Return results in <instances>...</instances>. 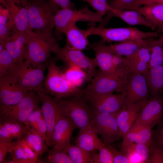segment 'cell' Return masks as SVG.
<instances>
[{"label":"cell","mask_w":163,"mask_h":163,"mask_svg":"<svg viewBox=\"0 0 163 163\" xmlns=\"http://www.w3.org/2000/svg\"><path fill=\"white\" fill-rule=\"evenodd\" d=\"M26 33L27 40L24 62L34 66L45 63L57 43L52 32H35L29 30Z\"/></svg>","instance_id":"1"},{"label":"cell","mask_w":163,"mask_h":163,"mask_svg":"<svg viewBox=\"0 0 163 163\" xmlns=\"http://www.w3.org/2000/svg\"><path fill=\"white\" fill-rule=\"evenodd\" d=\"M56 61L50 59L48 62L44 91L57 101L71 97L82 96L84 89L73 85L66 79L64 73L56 64Z\"/></svg>","instance_id":"2"},{"label":"cell","mask_w":163,"mask_h":163,"mask_svg":"<svg viewBox=\"0 0 163 163\" xmlns=\"http://www.w3.org/2000/svg\"><path fill=\"white\" fill-rule=\"evenodd\" d=\"M27 7L29 30L35 32H52L55 15L59 7L52 0H37L28 1Z\"/></svg>","instance_id":"3"},{"label":"cell","mask_w":163,"mask_h":163,"mask_svg":"<svg viewBox=\"0 0 163 163\" xmlns=\"http://www.w3.org/2000/svg\"><path fill=\"white\" fill-rule=\"evenodd\" d=\"M57 101L63 114L80 129L92 127L94 112L89 103L82 96L63 98Z\"/></svg>","instance_id":"4"},{"label":"cell","mask_w":163,"mask_h":163,"mask_svg":"<svg viewBox=\"0 0 163 163\" xmlns=\"http://www.w3.org/2000/svg\"><path fill=\"white\" fill-rule=\"evenodd\" d=\"M52 52L55 54L56 61H62L67 66H75L82 69L86 74V81L89 82L97 73V66L95 58L88 57L81 50L74 49L67 44L61 48L57 43Z\"/></svg>","instance_id":"5"},{"label":"cell","mask_w":163,"mask_h":163,"mask_svg":"<svg viewBox=\"0 0 163 163\" xmlns=\"http://www.w3.org/2000/svg\"><path fill=\"white\" fill-rule=\"evenodd\" d=\"M103 16L98 12L91 11L88 7L78 10L71 8L59 9L56 13L54 18L55 35L58 39L61 40L65 28L69 24L82 21L101 24L103 21Z\"/></svg>","instance_id":"6"},{"label":"cell","mask_w":163,"mask_h":163,"mask_svg":"<svg viewBox=\"0 0 163 163\" xmlns=\"http://www.w3.org/2000/svg\"><path fill=\"white\" fill-rule=\"evenodd\" d=\"M45 63L37 66L26 64L24 61L16 64L10 73L25 89L37 92L44 91Z\"/></svg>","instance_id":"7"},{"label":"cell","mask_w":163,"mask_h":163,"mask_svg":"<svg viewBox=\"0 0 163 163\" xmlns=\"http://www.w3.org/2000/svg\"><path fill=\"white\" fill-rule=\"evenodd\" d=\"M88 36L96 35L104 42H122L127 40L145 39L158 36L156 31L144 32L136 27L106 28L104 26L91 27L86 30Z\"/></svg>","instance_id":"8"},{"label":"cell","mask_w":163,"mask_h":163,"mask_svg":"<svg viewBox=\"0 0 163 163\" xmlns=\"http://www.w3.org/2000/svg\"><path fill=\"white\" fill-rule=\"evenodd\" d=\"M126 82L117 75H106L101 71L96 73L84 89L82 97L88 101L115 91L122 92Z\"/></svg>","instance_id":"9"},{"label":"cell","mask_w":163,"mask_h":163,"mask_svg":"<svg viewBox=\"0 0 163 163\" xmlns=\"http://www.w3.org/2000/svg\"><path fill=\"white\" fill-rule=\"evenodd\" d=\"M35 91H31L17 104L11 106L0 105V122L5 120L17 121L25 125L28 117L38 108L40 101Z\"/></svg>","instance_id":"10"},{"label":"cell","mask_w":163,"mask_h":163,"mask_svg":"<svg viewBox=\"0 0 163 163\" xmlns=\"http://www.w3.org/2000/svg\"><path fill=\"white\" fill-rule=\"evenodd\" d=\"M93 112L92 127L101 136L102 141L110 144L122 137L117 115Z\"/></svg>","instance_id":"11"},{"label":"cell","mask_w":163,"mask_h":163,"mask_svg":"<svg viewBox=\"0 0 163 163\" xmlns=\"http://www.w3.org/2000/svg\"><path fill=\"white\" fill-rule=\"evenodd\" d=\"M41 104V110L47 129L46 142L52 145V134L54 127L63 113L57 101L44 90L37 92Z\"/></svg>","instance_id":"12"},{"label":"cell","mask_w":163,"mask_h":163,"mask_svg":"<svg viewBox=\"0 0 163 163\" xmlns=\"http://www.w3.org/2000/svg\"><path fill=\"white\" fill-rule=\"evenodd\" d=\"M147 83L144 75L135 72L131 73L125 88L126 92L125 105L126 106H132L148 100Z\"/></svg>","instance_id":"13"},{"label":"cell","mask_w":163,"mask_h":163,"mask_svg":"<svg viewBox=\"0 0 163 163\" xmlns=\"http://www.w3.org/2000/svg\"><path fill=\"white\" fill-rule=\"evenodd\" d=\"M30 92L22 87L11 75L0 78V105L15 104Z\"/></svg>","instance_id":"14"},{"label":"cell","mask_w":163,"mask_h":163,"mask_svg":"<svg viewBox=\"0 0 163 163\" xmlns=\"http://www.w3.org/2000/svg\"><path fill=\"white\" fill-rule=\"evenodd\" d=\"M8 10L14 25L12 31L25 33L29 30L28 1L26 0H0Z\"/></svg>","instance_id":"15"},{"label":"cell","mask_w":163,"mask_h":163,"mask_svg":"<svg viewBox=\"0 0 163 163\" xmlns=\"http://www.w3.org/2000/svg\"><path fill=\"white\" fill-rule=\"evenodd\" d=\"M163 118V101L159 96H156L148 99L135 123L142 124L152 128L159 123Z\"/></svg>","instance_id":"16"},{"label":"cell","mask_w":163,"mask_h":163,"mask_svg":"<svg viewBox=\"0 0 163 163\" xmlns=\"http://www.w3.org/2000/svg\"><path fill=\"white\" fill-rule=\"evenodd\" d=\"M126 94L125 90L120 94L110 93L87 101L94 112L116 115L125 104Z\"/></svg>","instance_id":"17"},{"label":"cell","mask_w":163,"mask_h":163,"mask_svg":"<svg viewBox=\"0 0 163 163\" xmlns=\"http://www.w3.org/2000/svg\"><path fill=\"white\" fill-rule=\"evenodd\" d=\"M77 127L69 118L63 113L53 130L52 144L53 148L66 152V149L71 145L72 135Z\"/></svg>","instance_id":"18"},{"label":"cell","mask_w":163,"mask_h":163,"mask_svg":"<svg viewBox=\"0 0 163 163\" xmlns=\"http://www.w3.org/2000/svg\"><path fill=\"white\" fill-rule=\"evenodd\" d=\"M27 40L26 32L21 33L12 31L11 34L2 44L16 64L21 63L24 61Z\"/></svg>","instance_id":"19"},{"label":"cell","mask_w":163,"mask_h":163,"mask_svg":"<svg viewBox=\"0 0 163 163\" xmlns=\"http://www.w3.org/2000/svg\"><path fill=\"white\" fill-rule=\"evenodd\" d=\"M152 128L142 124L135 123L123 137L121 147L131 143L151 145L154 142Z\"/></svg>","instance_id":"20"},{"label":"cell","mask_w":163,"mask_h":163,"mask_svg":"<svg viewBox=\"0 0 163 163\" xmlns=\"http://www.w3.org/2000/svg\"><path fill=\"white\" fill-rule=\"evenodd\" d=\"M147 100L130 107H127L125 104L118 112L116 117L122 137L135 122L143 106Z\"/></svg>","instance_id":"21"},{"label":"cell","mask_w":163,"mask_h":163,"mask_svg":"<svg viewBox=\"0 0 163 163\" xmlns=\"http://www.w3.org/2000/svg\"><path fill=\"white\" fill-rule=\"evenodd\" d=\"M103 40L91 45L90 48L95 52L94 58L97 67L103 73L108 75H116L113 62V54L104 44Z\"/></svg>","instance_id":"22"},{"label":"cell","mask_w":163,"mask_h":163,"mask_svg":"<svg viewBox=\"0 0 163 163\" xmlns=\"http://www.w3.org/2000/svg\"><path fill=\"white\" fill-rule=\"evenodd\" d=\"M104 19L106 24L113 16L117 17L127 24L133 25L144 26L154 30L156 27L144 16L138 12L133 10H116L112 8Z\"/></svg>","instance_id":"23"},{"label":"cell","mask_w":163,"mask_h":163,"mask_svg":"<svg viewBox=\"0 0 163 163\" xmlns=\"http://www.w3.org/2000/svg\"><path fill=\"white\" fill-rule=\"evenodd\" d=\"M28 130L25 125L17 121H4L0 122V140L11 141L15 139H21Z\"/></svg>","instance_id":"24"},{"label":"cell","mask_w":163,"mask_h":163,"mask_svg":"<svg viewBox=\"0 0 163 163\" xmlns=\"http://www.w3.org/2000/svg\"><path fill=\"white\" fill-rule=\"evenodd\" d=\"M63 33L66 37L67 44L74 49L82 51L89 44L86 30L79 28L75 23L69 24L65 28Z\"/></svg>","instance_id":"25"},{"label":"cell","mask_w":163,"mask_h":163,"mask_svg":"<svg viewBox=\"0 0 163 163\" xmlns=\"http://www.w3.org/2000/svg\"><path fill=\"white\" fill-rule=\"evenodd\" d=\"M10 153L12 163H36L40 161L39 157L21 139L16 140Z\"/></svg>","instance_id":"26"},{"label":"cell","mask_w":163,"mask_h":163,"mask_svg":"<svg viewBox=\"0 0 163 163\" xmlns=\"http://www.w3.org/2000/svg\"><path fill=\"white\" fill-rule=\"evenodd\" d=\"M98 134L92 127L80 129L75 139L76 145L89 152L98 150L102 141L98 138Z\"/></svg>","instance_id":"27"},{"label":"cell","mask_w":163,"mask_h":163,"mask_svg":"<svg viewBox=\"0 0 163 163\" xmlns=\"http://www.w3.org/2000/svg\"><path fill=\"white\" fill-rule=\"evenodd\" d=\"M151 145L131 143L121 147V151L127 155L130 163H148L149 160Z\"/></svg>","instance_id":"28"},{"label":"cell","mask_w":163,"mask_h":163,"mask_svg":"<svg viewBox=\"0 0 163 163\" xmlns=\"http://www.w3.org/2000/svg\"><path fill=\"white\" fill-rule=\"evenodd\" d=\"M141 14L155 27L163 32V5L152 3L134 8L132 9Z\"/></svg>","instance_id":"29"},{"label":"cell","mask_w":163,"mask_h":163,"mask_svg":"<svg viewBox=\"0 0 163 163\" xmlns=\"http://www.w3.org/2000/svg\"><path fill=\"white\" fill-rule=\"evenodd\" d=\"M145 39L127 40L106 46V47L113 54L129 57L133 55L145 44Z\"/></svg>","instance_id":"30"},{"label":"cell","mask_w":163,"mask_h":163,"mask_svg":"<svg viewBox=\"0 0 163 163\" xmlns=\"http://www.w3.org/2000/svg\"><path fill=\"white\" fill-rule=\"evenodd\" d=\"M145 76L153 94L157 96L163 91V65L149 68Z\"/></svg>","instance_id":"31"},{"label":"cell","mask_w":163,"mask_h":163,"mask_svg":"<svg viewBox=\"0 0 163 163\" xmlns=\"http://www.w3.org/2000/svg\"><path fill=\"white\" fill-rule=\"evenodd\" d=\"M38 157L48 151L45 139L36 132L29 130L21 139Z\"/></svg>","instance_id":"32"},{"label":"cell","mask_w":163,"mask_h":163,"mask_svg":"<svg viewBox=\"0 0 163 163\" xmlns=\"http://www.w3.org/2000/svg\"><path fill=\"white\" fill-rule=\"evenodd\" d=\"M73 163H91L92 152L85 150L76 145H71L66 150Z\"/></svg>","instance_id":"33"},{"label":"cell","mask_w":163,"mask_h":163,"mask_svg":"<svg viewBox=\"0 0 163 163\" xmlns=\"http://www.w3.org/2000/svg\"><path fill=\"white\" fill-rule=\"evenodd\" d=\"M113 62L115 74L126 82L132 73L129 61L126 57L113 54Z\"/></svg>","instance_id":"34"},{"label":"cell","mask_w":163,"mask_h":163,"mask_svg":"<svg viewBox=\"0 0 163 163\" xmlns=\"http://www.w3.org/2000/svg\"><path fill=\"white\" fill-rule=\"evenodd\" d=\"M66 79L73 85L79 88L86 81V75L81 68L75 66H67L63 72Z\"/></svg>","instance_id":"35"},{"label":"cell","mask_w":163,"mask_h":163,"mask_svg":"<svg viewBox=\"0 0 163 163\" xmlns=\"http://www.w3.org/2000/svg\"><path fill=\"white\" fill-rule=\"evenodd\" d=\"M16 64L5 49L0 52V78L9 75Z\"/></svg>","instance_id":"36"},{"label":"cell","mask_w":163,"mask_h":163,"mask_svg":"<svg viewBox=\"0 0 163 163\" xmlns=\"http://www.w3.org/2000/svg\"><path fill=\"white\" fill-rule=\"evenodd\" d=\"M149 40V45L151 57L149 64V69L158 65H163V46L155 44Z\"/></svg>","instance_id":"37"},{"label":"cell","mask_w":163,"mask_h":163,"mask_svg":"<svg viewBox=\"0 0 163 163\" xmlns=\"http://www.w3.org/2000/svg\"><path fill=\"white\" fill-rule=\"evenodd\" d=\"M45 160L49 163H73L66 152L53 148L48 150Z\"/></svg>","instance_id":"38"},{"label":"cell","mask_w":163,"mask_h":163,"mask_svg":"<svg viewBox=\"0 0 163 163\" xmlns=\"http://www.w3.org/2000/svg\"><path fill=\"white\" fill-rule=\"evenodd\" d=\"M149 40H146L145 44L140 47L133 55L127 58L137 59L147 63L149 65L151 57Z\"/></svg>","instance_id":"39"},{"label":"cell","mask_w":163,"mask_h":163,"mask_svg":"<svg viewBox=\"0 0 163 163\" xmlns=\"http://www.w3.org/2000/svg\"><path fill=\"white\" fill-rule=\"evenodd\" d=\"M87 2L97 11L103 16L112 9L107 0H82Z\"/></svg>","instance_id":"40"},{"label":"cell","mask_w":163,"mask_h":163,"mask_svg":"<svg viewBox=\"0 0 163 163\" xmlns=\"http://www.w3.org/2000/svg\"><path fill=\"white\" fill-rule=\"evenodd\" d=\"M127 58L129 61L132 73H137L145 75L149 69L148 64L137 59Z\"/></svg>","instance_id":"41"},{"label":"cell","mask_w":163,"mask_h":163,"mask_svg":"<svg viewBox=\"0 0 163 163\" xmlns=\"http://www.w3.org/2000/svg\"><path fill=\"white\" fill-rule=\"evenodd\" d=\"M149 163H163V148L154 142L150 147Z\"/></svg>","instance_id":"42"},{"label":"cell","mask_w":163,"mask_h":163,"mask_svg":"<svg viewBox=\"0 0 163 163\" xmlns=\"http://www.w3.org/2000/svg\"><path fill=\"white\" fill-rule=\"evenodd\" d=\"M98 150L99 163H113L112 154L108 147L103 142H102Z\"/></svg>","instance_id":"43"},{"label":"cell","mask_w":163,"mask_h":163,"mask_svg":"<svg viewBox=\"0 0 163 163\" xmlns=\"http://www.w3.org/2000/svg\"><path fill=\"white\" fill-rule=\"evenodd\" d=\"M104 142L108 147L112 154L113 163H130L129 158L123 152L121 151H118L111 146L110 144Z\"/></svg>","instance_id":"44"},{"label":"cell","mask_w":163,"mask_h":163,"mask_svg":"<svg viewBox=\"0 0 163 163\" xmlns=\"http://www.w3.org/2000/svg\"><path fill=\"white\" fill-rule=\"evenodd\" d=\"M43 117L42 110L38 107L34 110L29 115L27 119L25 125L29 130L33 128L38 122Z\"/></svg>","instance_id":"45"},{"label":"cell","mask_w":163,"mask_h":163,"mask_svg":"<svg viewBox=\"0 0 163 163\" xmlns=\"http://www.w3.org/2000/svg\"><path fill=\"white\" fill-rule=\"evenodd\" d=\"M16 141H5L0 140V163H4L6 155L12 151Z\"/></svg>","instance_id":"46"},{"label":"cell","mask_w":163,"mask_h":163,"mask_svg":"<svg viewBox=\"0 0 163 163\" xmlns=\"http://www.w3.org/2000/svg\"><path fill=\"white\" fill-rule=\"evenodd\" d=\"M134 0H111L109 3L113 9L124 10H127Z\"/></svg>","instance_id":"47"},{"label":"cell","mask_w":163,"mask_h":163,"mask_svg":"<svg viewBox=\"0 0 163 163\" xmlns=\"http://www.w3.org/2000/svg\"><path fill=\"white\" fill-rule=\"evenodd\" d=\"M157 125L156 129L153 130L154 142L163 148V121Z\"/></svg>","instance_id":"48"},{"label":"cell","mask_w":163,"mask_h":163,"mask_svg":"<svg viewBox=\"0 0 163 163\" xmlns=\"http://www.w3.org/2000/svg\"><path fill=\"white\" fill-rule=\"evenodd\" d=\"M29 130L34 131L43 137L46 141L47 129L43 117L38 122L33 128L30 129Z\"/></svg>","instance_id":"49"},{"label":"cell","mask_w":163,"mask_h":163,"mask_svg":"<svg viewBox=\"0 0 163 163\" xmlns=\"http://www.w3.org/2000/svg\"><path fill=\"white\" fill-rule=\"evenodd\" d=\"M13 28L7 25L0 23V43L3 44L5 40L11 34Z\"/></svg>","instance_id":"50"},{"label":"cell","mask_w":163,"mask_h":163,"mask_svg":"<svg viewBox=\"0 0 163 163\" xmlns=\"http://www.w3.org/2000/svg\"><path fill=\"white\" fill-rule=\"evenodd\" d=\"M152 3L163 5V0H134L127 10H131L145 5Z\"/></svg>","instance_id":"51"},{"label":"cell","mask_w":163,"mask_h":163,"mask_svg":"<svg viewBox=\"0 0 163 163\" xmlns=\"http://www.w3.org/2000/svg\"><path fill=\"white\" fill-rule=\"evenodd\" d=\"M60 7L61 9L66 8L73 9L74 5L70 2V0H52Z\"/></svg>","instance_id":"52"},{"label":"cell","mask_w":163,"mask_h":163,"mask_svg":"<svg viewBox=\"0 0 163 163\" xmlns=\"http://www.w3.org/2000/svg\"><path fill=\"white\" fill-rule=\"evenodd\" d=\"M152 42L155 44L163 46V32L162 34L158 39L156 40H152Z\"/></svg>","instance_id":"53"},{"label":"cell","mask_w":163,"mask_h":163,"mask_svg":"<svg viewBox=\"0 0 163 163\" xmlns=\"http://www.w3.org/2000/svg\"><path fill=\"white\" fill-rule=\"evenodd\" d=\"M27 0V1L28 2V1H32V0H33V1L35 0H35Z\"/></svg>","instance_id":"54"},{"label":"cell","mask_w":163,"mask_h":163,"mask_svg":"<svg viewBox=\"0 0 163 163\" xmlns=\"http://www.w3.org/2000/svg\"><path fill=\"white\" fill-rule=\"evenodd\" d=\"M162 121H163V118L162 120Z\"/></svg>","instance_id":"55"}]
</instances>
